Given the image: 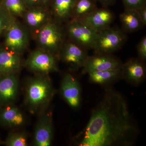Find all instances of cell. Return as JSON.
Here are the masks:
<instances>
[{
    "label": "cell",
    "instance_id": "obj_18",
    "mask_svg": "<svg viewBox=\"0 0 146 146\" xmlns=\"http://www.w3.org/2000/svg\"><path fill=\"white\" fill-rule=\"evenodd\" d=\"M76 0H52V13L59 23L70 21Z\"/></svg>",
    "mask_w": 146,
    "mask_h": 146
},
{
    "label": "cell",
    "instance_id": "obj_30",
    "mask_svg": "<svg viewBox=\"0 0 146 146\" xmlns=\"http://www.w3.org/2000/svg\"><path fill=\"white\" fill-rule=\"evenodd\" d=\"M52 0H39V6L48 8L50 6Z\"/></svg>",
    "mask_w": 146,
    "mask_h": 146
},
{
    "label": "cell",
    "instance_id": "obj_5",
    "mask_svg": "<svg viewBox=\"0 0 146 146\" xmlns=\"http://www.w3.org/2000/svg\"><path fill=\"white\" fill-rule=\"evenodd\" d=\"M66 33L70 41L87 50L94 49L98 33L80 21H70L66 26Z\"/></svg>",
    "mask_w": 146,
    "mask_h": 146
},
{
    "label": "cell",
    "instance_id": "obj_32",
    "mask_svg": "<svg viewBox=\"0 0 146 146\" xmlns=\"http://www.w3.org/2000/svg\"><path fill=\"white\" fill-rule=\"evenodd\" d=\"M1 140H0V144H1Z\"/></svg>",
    "mask_w": 146,
    "mask_h": 146
},
{
    "label": "cell",
    "instance_id": "obj_3",
    "mask_svg": "<svg viewBox=\"0 0 146 146\" xmlns=\"http://www.w3.org/2000/svg\"><path fill=\"white\" fill-rule=\"evenodd\" d=\"M36 32V40L39 48L58 56L65 42V32L60 23L51 20Z\"/></svg>",
    "mask_w": 146,
    "mask_h": 146
},
{
    "label": "cell",
    "instance_id": "obj_11",
    "mask_svg": "<svg viewBox=\"0 0 146 146\" xmlns=\"http://www.w3.org/2000/svg\"><path fill=\"white\" fill-rule=\"evenodd\" d=\"M114 19V13L104 6L98 7L80 21L98 33L110 27Z\"/></svg>",
    "mask_w": 146,
    "mask_h": 146
},
{
    "label": "cell",
    "instance_id": "obj_29",
    "mask_svg": "<svg viewBox=\"0 0 146 146\" xmlns=\"http://www.w3.org/2000/svg\"><path fill=\"white\" fill-rule=\"evenodd\" d=\"M97 2L100 3L103 6L107 7L115 3L116 0H96Z\"/></svg>",
    "mask_w": 146,
    "mask_h": 146
},
{
    "label": "cell",
    "instance_id": "obj_26",
    "mask_svg": "<svg viewBox=\"0 0 146 146\" xmlns=\"http://www.w3.org/2000/svg\"><path fill=\"white\" fill-rule=\"evenodd\" d=\"M137 50L140 59L145 61L146 59V37L144 36L137 46Z\"/></svg>",
    "mask_w": 146,
    "mask_h": 146
},
{
    "label": "cell",
    "instance_id": "obj_14",
    "mask_svg": "<svg viewBox=\"0 0 146 146\" xmlns=\"http://www.w3.org/2000/svg\"><path fill=\"white\" fill-rule=\"evenodd\" d=\"M26 116L19 108L14 104L0 107V125L13 130L25 125Z\"/></svg>",
    "mask_w": 146,
    "mask_h": 146
},
{
    "label": "cell",
    "instance_id": "obj_1",
    "mask_svg": "<svg viewBox=\"0 0 146 146\" xmlns=\"http://www.w3.org/2000/svg\"><path fill=\"white\" fill-rule=\"evenodd\" d=\"M138 133L125 98L108 88L93 110L86 127L73 142L78 146H130Z\"/></svg>",
    "mask_w": 146,
    "mask_h": 146
},
{
    "label": "cell",
    "instance_id": "obj_9",
    "mask_svg": "<svg viewBox=\"0 0 146 146\" xmlns=\"http://www.w3.org/2000/svg\"><path fill=\"white\" fill-rule=\"evenodd\" d=\"M52 115L46 111L40 115L34 131L33 145L35 146H49L54 136Z\"/></svg>",
    "mask_w": 146,
    "mask_h": 146
},
{
    "label": "cell",
    "instance_id": "obj_20",
    "mask_svg": "<svg viewBox=\"0 0 146 146\" xmlns=\"http://www.w3.org/2000/svg\"><path fill=\"white\" fill-rule=\"evenodd\" d=\"M89 80L93 83L106 84L123 78L121 68L116 70L98 71L89 73Z\"/></svg>",
    "mask_w": 146,
    "mask_h": 146
},
{
    "label": "cell",
    "instance_id": "obj_15",
    "mask_svg": "<svg viewBox=\"0 0 146 146\" xmlns=\"http://www.w3.org/2000/svg\"><path fill=\"white\" fill-rule=\"evenodd\" d=\"M123 78L135 85L141 83L146 77V67L144 61L131 58L121 67Z\"/></svg>",
    "mask_w": 146,
    "mask_h": 146
},
{
    "label": "cell",
    "instance_id": "obj_25",
    "mask_svg": "<svg viewBox=\"0 0 146 146\" xmlns=\"http://www.w3.org/2000/svg\"><path fill=\"white\" fill-rule=\"evenodd\" d=\"M125 8L138 10L146 6V0H122Z\"/></svg>",
    "mask_w": 146,
    "mask_h": 146
},
{
    "label": "cell",
    "instance_id": "obj_24",
    "mask_svg": "<svg viewBox=\"0 0 146 146\" xmlns=\"http://www.w3.org/2000/svg\"><path fill=\"white\" fill-rule=\"evenodd\" d=\"M16 18L11 16L0 5V37L4 35Z\"/></svg>",
    "mask_w": 146,
    "mask_h": 146
},
{
    "label": "cell",
    "instance_id": "obj_22",
    "mask_svg": "<svg viewBox=\"0 0 146 146\" xmlns=\"http://www.w3.org/2000/svg\"><path fill=\"white\" fill-rule=\"evenodd\" d=\"M0 5L11 16L15 18L23 17L28 9L23 0H2Z\"/></svg>",
    "mask_w": 146,
    "mask_h": 146
},
{
    "label": "cell",
    "instance_id": "obj_27",
    "mask_svg": "<svg viewBox=\"0 0 146 146\" xmlns=\"http://www.w3.org/2000/svg\"><path fill=\"white\" fill-rule=\"evenodd\" d=\"M139 17L143 26L146 25V6L137 10Z\"/></svg>",
    "mask_w": 146,
    "mask_h": 146
},
{
    "label": "cell",
    "instance_id": "obj_21",
    "mask_svg": "<svg viewBox=\"0 0 146 146\" xmlns=\"http://www.w3.org/2000/svg\"><path fill=\"white\" fill-rule=\"evenodd\" d=\"M97 2L96 0H76L70 21H81L98 8Z\"/></svg>",
    "mask_w": 146,
    "mask_h": 146
},
{
    "label": "cell",
    "instance_id": "obj_6",
    "mask_svg": "<svg viewBox=\"0 0 146 146\" xmlns=\"http://www.w3.org/2000/svg\"><path fill=\"white\" fill-rule=\"evenodd\" d=\"M4 35L3 47L6 49L20 55L26 50L29 43L28 32L16 18Z\"/></svg>",
    "mask_w": 146,
    "mask_h": 146
},
{
    "label": "cell",
    "instance_id": "obj_10",
    "mask_svg": "<svg viewBox=\"0 0 146 146\" xmlns=\"http://www.w3.org/2000/svg\"><path fill=\"white\" fill-rule=\"evenodd\" d=\"M61 96L65 102L73 108H78L81 103V90L77 79L70 73L63 76L60 86Z\"/></svg>",
    "mask_w": 146,
    "mask_h": 146
},
{
    "label": "cell",
    "instance_id": "obj_17",
    "mask_svg": "<svg viewBox=\"0 0 146 146\" xmlns=\"http://www.w3.org/2000/svg\"><path fill=\"white\" fill-rule=\"evenodd\" d=\"M21 64V55L0 47V76L17 73Z\"/></svg>",
    "mask_w": 146,
    "mask_h": 146
},
{
    "label": "cell",
    "instance_id": "obj_19",
    "mask_svg": "<svg viewBox=\"0 0 146 146\" xmlns=\"http://www.w3.org/2000/svg\"><path fill=\"white\" fill-rule=\"evenodd\" d=\"M119 18L122 29L125 33L138 31L144 26L136 10L125 8L120 14Z\"/></svg>",
    "mask_w": 146,
    "mask_h": 146
},
{
    "label": "cell",
    "instance_id": "obj_8",
    "mask_svg": "<svg viewBox=\"0 0 146 146\" xmlns=\"http://www.w3.org/2000/svg\"><path fill=\"white\" fill-rule=\"evenodd\" d=\"M58 56L70 70L76 71L83 68L89 56L86 50L70 41L64 42Z\"/></svg>",
    "mask_w": 146,
    "mask_h": 146
},
{
    "label": "cell",
    "instance_id": "obj_28",
    "mask_svg": "<svg viewBox=\"0 0 146 146\" xmlns=\"http://www.w3.org/2000/svg\"><path fill=\"white\" fill-rule=\"evenodd\" d=\"M28 8L39 6V0H23Z\"/></svg>",
    "mask_w": 146,
    "mask_h": 146
},
{
    "label": "cell",
    "instance_id": "obj_31",
    "mask_svg": "<svg viewBox=\"0 0 146 146\" xmlns=\"http://www.w3.org/2000/svg\"><path fill=\"white\" fill-rule=\"evenodd\" d=\"M2 1V0H0V3Z\"/></svg>",
    "mask_w": 146,
    "mask_h": 146
},
{
    "label": "cell",
    "instance_id": "obj_23",
    "mask_svg": "<svg viewBox=\"0 0 146 146\" xmlns=\"http://www.w3.org/2000/svg\"><path fill=\"white\" fill-rule=\"evenodd\" d=\"M29 138L26 131L16 129L9 133L3 144L6 146H27Z\"/></svg>",
    "mask_w": 146,
    "mask_h": 146
},
{
    "label": "cell",
    "instance_id": "obj_2",
    "mask_svg": "<svg viewBox=\"0 0 146 146\" xmlns=\"http://www.w3.org/2000/svg\"><path fill=\"white\" fill-rule=\"evenodd\" d=\"M55 93L52 82L48 75L37 74L29 78L25 88V103L33 114L46 112Z\"/></svg>",
    "mask_w": 146,
    "mask_h": 146
},
{
    "label": "cell",
    "instance_id": "obj_12",
    "mask_svg": "<svg viewBox=\"0 0 146 146\" xmlns=\"http://www.w3.org/2000/svg\"><path fill=\"white\" fill-rule=\"evenodd\" d=\"M17 73L0 76V107L14 104L19 92Z\"/></svg>",
    "mask_w": 146,
    "mask_h": 146
},
{
    "label": "cell",
    "instance_id": "obj_7",
    "mask_svg": "<svg viewBox=\"0 0 146 146\" xmlns=\"http://www.w3.org/2000/svg\"><path fill=\"white\" fill-rule=\"evenodd\" d=\"M56 57L48 52L39 48L33 51L29 56L26 66L33 72L48 75L58 70Z\"/></svg>",
    "mask_w": 146,
    "mask_h": 146
},
{
    "label": "cell",
    "instance_id": "obj_16",
    "mask_svg": "<svg viewBox=\"0 0 146 146\" xmlns=\"http://www.w3.org/2000/svg\"><path fill=\"white\" fill-rule=\"evenodd\" d=\"M23 17L27 26L36 31L52 20L48 8L40 6L28 8Z\"/></svg>",
    "mask_w": 146,
    "mask_h": 146
},
{
    "label": "cell",
    "instance_id": "obj_4",
    "mask_svg": "<svg viewBox=\"0 0 146 146\" xmlns=\"http://www.w3.org/2000/svg\"><path fill=\"white\" fill-rule=\"evenodd\" d=\"M127 36L122 29L110 27L98 33L94 50L95 54H112L123 46Z\"/></svg>",
    "mask_w": 146,
    "mask_h": 146
},
{
    "label": "cell",
    "instance_id": "obj_13",
    "mask_svg": "<svg viewBox=\"0 0 146 146\" xmlns=\"http://www.w3.org/2000/svg\"><path fill=\"white\" fill-rule=\"evenodd\" d=\"M123 63L112 54H95L89 56L83 68V73L116 70L121 68Z\"/></svg>",
    "mask_w": 146,
    "mask_h": 146
}]
</instances>
